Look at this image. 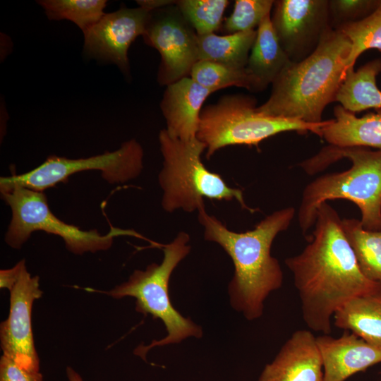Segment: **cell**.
<instances>
[{
    "mask_svg": "<svg viewBox=\"0 0 381 381\" xmlns=\"http://www.w3.org/2000/svg\"><path fill=\"white\" fill-rule=\"evenodd\" d=\"M309 243L285 260L301 303L304 322L329 334L334 313L350 299L381 289L361 272L342 230L341 219L327 202L318 208Z\"/></svg>",
    "mask_w": 381,
    "mask_h": 381,
    "instance_id": "6da1fadb",
    "label": "cell"
},
{
    "mask_svg": "<svg viewBox=\"0 0 381 381\" xmlns=\"http://www.w3.org/2000/svg\"><path fill=\"white\" fill-rule=\"evenodd\" d=\"M198 212L205 239L220 245L234 262V274L229 284L231 305L248 320L259 318L267 296L283 283V272L271 255V247L277 234L289 226L295 209L288 207L275 211L252 230L242 233L228 229L205 207Z\"/></svg>",
    "mask_w": 381,
    "mask_h": 381,
    "instance_id": "7a4b0ae2",
    "label": "cell"
},
{
    "mask_svg": "<svg viewBox=\"0 0 381 381\" xmlns=\"http://www.w3.org/2000/svg\"><path fill=\"white\" fill-rule=\"evenodd\" d=\"M351 50L348 38L329 28L311 55L291 62L282 71L272 84L268 99L257 107V111L267 116L321 123L325 108L336 102L349 70Z\"/></svg>",
    "mask_w": 381,
    "mask_h": 381,
    "instance_id": "3957f363",
    "label": "cell"
},
{
    "mask_svg": "<svg viewBox=\"0 0 381 381\" xmlns=\"http://www.w3.org/2000/svg\"><path fill=\"white\" fill-rule=\"evenodd\" d=\"M344 157L351 162L350 169L321 176L304 188L298 212L303 234L314 225L318 207L334 199H346L358 206L363 229L381 230V149L329 145L300 165L313 174Z\"/></svg>",
    "mask_w": 381,
    "mask_h": 381,
    "instance_id": "277c9868",
    "label": "cell"
},
{
    "mask_svg": "<svg viewBox=\"0 0 381 381\" xmlns=\"http://www.w3.org/2000/svg\"><path fill=\"white\" fill-rule=\"evenodd\" d=\"M163 167L159 174L162 189V207L167 212L182 210L193 212L204 208V198L231 201L250 212L242 190L229 187L217 173L209 171L201 159L205 145L197 138L183 140L171 137L165 128L159 133Z\"/></svg>",
    "mask_w": 381,
    "mask_h": 381,
    "instance_id": "5b68a950",
    "label": "cell"
},
{
    "mask_svg": "<svg viewBox=\"0 0 381 381\" xmlns=\"http://www.w3.org/2000/svg\"><path fill=\"white\" fill-rule=\"evenodd\" d=\"M190 236L179 232L174 239L164 246V258L160 264L152 263L145 270H135L127 282L103 293L116 299L131 296L136 299L135 310L145 315L159 318L164 324L167 335L153 340L147 346L140 345L134 353L145 359L153 347L176 344L188 337L200 338L202 331L190 319L183 317L172 306L169 296L170 277L190 253Z\"/></svg>",
    "mask_w": 381,
    "mask_h": 381,
    "instance_id": "8992f818",
    "label": "cell"
},
{
    "mask_svg": "<svg viewBox=\"0 0 381 381\" xmlns=\"http://www.w3.org/2000/svg\"><path fill=\"white\" fill-rule=\"evenodd\" d=\"M256 108L255 98L242 94L224 95L202 108L196 138L205 145L206 157L229 145L258 146L263 140L286 131L312 132L322 138V128L330 121L308 123L267 116Z\"/></svg>",
    "mask_w": 381,
    "mask_h": 381,
    "instance_id": "52a82bcc",
    "label": "cell"
},
{
    "mask_svg": "<svg viewBox=\"0 0 381 381\" xmlns=\"http://www.w3.org/2000/svg\"><path fill=\"white\" fill-rule=\"evenodd\" d=\"M2 200L10 207L11 219L5 234V242L18 249L37 231L61 237L66 248L71 253L82 255L111 248L114 239L120 236L145 238L132 229L112 227L107 234H101L97 229L83 230L66 223L50 210L44 192L14 185L0 187Z\"/></svg>",
    "mask_w": 381,
    "mask_h": 381,
    "instance_id": "ba28073f",
    "label": "cell"
},
{
    "mask_svg": "<svg viewBox=\"0 0 381 381\" xmlns=\"http://www.w3.org/2000/svg\"><path fill=\"white\" fill-rule=\"evenodd\" d=\"M144 151L141 145L131 139L112 152L86 158L69 159L51 155L36 168L21 174L1 177L0 187L18 185L37 191L65 182L75 174L96 170L110 184L123 183L137 178L143 169Z\"/></svg>",
    "mask_w": 381,
    "mask_h": 381,
    "instance_id": "9c48e42d",
    "label": "cell"
},
{
    "mask_svg": "<svg viewBox=\"0 0 381 381\" xmlns=\"http://www.w3.org/2000/svg\"><path fill=\"white\" fill-rule=\"evenodd\" d=\"M142 37L159 53L157 80L160 85L190 76L198 61V35L175 4L150 11Z\"/></svg>",
    "mask_w": 381,
    "mask_h": 381,
    "instance_id": "30bf717a",
    "label": "cell"
},
{
    "mask_svg": "<svg viewBox=\"0 0 381 381\" xmlns=\"http://www.w3.org/2000/svg\"><path fill=\"white\" fill-rule=\"evenodd\" d=\"M272 9V27L293 63L311 55L331 28L329 0H277Z\"/></svg>",
    "mask_w": 381,
    "mask_h": 381,
    "instance_id": "8fae6325",
    "label": "cell"
},
{
    "mask_svg": "<svg viewBox=\"0 0 381 381\" xmlns=\"http://www.w3.org/2000/svg\"><path fill=\"white\" fill-rule=\"evenodd\" d=\"M10 291L9 313L0 325L3 354L23 368L40 371V359L32 329V308L42 295L38 276H31L25 267Z\"/></svg>",
    "mask_w": 381,
    "mask_h": 381,
    "instance_id": "7c38bea8",
    "label": "cell"
},
{
    "mask_svg": "<svg viewBox=\"0 0 381 381\" xmlns=\"http://www.w3.org/2000/svg\"><path fill=\"white\" fill-rule=\"evenodd\" d=\"M150 13L138 6L105 13L83 34L84 52L90 58L114 63L129 75L128 49L137 37L144 34Z\"/></svg>",
    "mask_w": 381,
    "mask_h": 381,
    "instance_id": "4fadbf2b",
    "label": "cell"
},
{
    "mask_svg": "<svg viewBox=\"0 0 381 381\" xmlns=\"http://www.w3.org/2000/svg\"><path fill=\"white\" fill-rule=\"evenodd\" d=\"M323 365V381H346L359 372L381 363V347L344 330L339 337H316Z\"/></svg>",
    "mask_w": 381,
    "mask_h": 381,
    "instance_id": "5bb4252c",
    "label": "cell"
},
{
    "mask_svg": "<svg viewBox=\"0 0 381 381\" xmlns=\"http://www.w3.org/2000/svg\"><path fill=\"white\" fill-rule=\"evenodd\" d=\"M323 365L316 337L307 329L294 332L258 381H323Z\"/></svg>",
    "mask_w": 381,
    "mask_h": 381,
    "instance_id": "9a60e30c",
    "label": "cell"
},
{
    "mask_svg": "<svg viewBox=\"0 0 381 381\" xmlns=\"http://www.w3.org/2000/svg\"><path fill=\"white\" fill-rule=\"evenodd\" d=\"M213 92L190 76L168 85L160 108L169 135L183 140L196 138L202 104Z\"/></svg>",
    "mask_w": 381,
    "mask_h": 381,
    "instance_id": "2e32d148",
    "label": "cell"
},
{
    "mask_svg": "<svg viewBox=\"0 0 381 381\" xmlns=\"http://www.w3.org/2000/svg\"><path fill=\"white\" fill-rule=\"evenodd\" d=\"M291 63L274 30L270 14L258 27L246 67L252 83L251 92L265 90Z\"/></svg>",
    "mask_w": 381,
    "mask_h": 381,
    "instance_id": "e0dca14e",
    "label": "cell"
},
{
    "mask_svg": "<svg viewBox=\"0 0 381 381\" xmlns=\"http://www.w3.org/2000/svg\"><path fill=\"white\" fill-rule=\"evenodd\" d=\"M362 117L338 104L334 119L322 128V138L338 147H375L381 149V109Z\"/></svg>",
    "mask_w": 381,
    "mask_h": 381,
    "instance_id": "ac0fdd59",
    "label": "cell"
},
{
    "mask_svg": "<svg viewBox=\"0 0 381 381\" xmlns=\"http://www.w3.org/2000/svg\"><path fill=\"white\" fill-rule=\"evenodd\" d=\"M333 318L337 327L381 347V289L350 299L337 309Z\"/></svg>",
    "mask_w": 381,
    "mask_h": 381,
    "instance_id": "d6986e66",
    "label": "cell"
},
{
    "mask_svg": "<svg viewBox=\"0 0 381 381\" xmlns=\"http://www.w3.org/2000/svg\"><path fill=\"white\" fill-rule=\"evenodd\" d=\"M380 72L381 59L371 60L356 71L349 68L336 102L354 114L370 108L381 109V91L376 85Z\"/></svg>",
    "mask_w": 381,
    "mask_h": 381,
    "instance_id": "ffe728a7",
    "label": "cell"
},
{
    "mask_svg": "<svg viewBox=\"0 0 381 381\" xmlns=\"http://www.w3.org/2000/svg\"><path fill=\"white\" fill-rule=\"evenodd\" d=\"M257 30L217 35H198V61L219 64L235 69H246Z\"/></svg>",
    "mask_w": 381,
    "mask_h": 381,
    "instance_id": "44dd1931",
    "label": "cell"
},
{
    "mask_svg": "<svg viewBox=\"0 0 381 381\" xmlns=\"http://www.w3.org/2000/svg\"><path fill=\"white\" fill-rule=\"evenodd\" d=\"M341 227L363 274L381 283V230H366L354 218L342 219Z\"/></svg>",
    "mask_w": 381,
    "mask_h": 381,
    "instance_id": "7402d4cb",
    "label": "cell"
},
{
    "mask_svg": "<svg viewBox=\"0 0 381 381\" xmlns=\"http://www.w3.org/2000/svg\"><path fill=\"white\" fill-rule=\"evenodd\" d=\"M49 20H68L84 33L105 14L106 0H39Z\"/></svg>",
    "mask_w": 381,
    "mask_h": 381,
    "instance_id": "603a6c76",
    "label": "cell"
},
{
    "mask_svg": "<svg viewBox=\"0 0 381 381\" xmlns=\"http://www.w3.org/2000/svg\"><path fill=\"white\" fill-rule=\"evenodd\" d=\"M229 4L228 0H179L175 3L198 35L219 30Z\"/></svg>",
    "mask_w": 381,
    "mask_h": 381,
    "instance_id": "cb8c5ba5",
    "label": "cell"
},
{
    "mask_svg": "<svg viewBox=\"0 0 381 381\" xmlns=\"http://www.w3.org/2000/svg\"><path fill=\"white\" fill-rule=\"evenodd\" d=\"M190 77L201 86L214 92L231 86L252 89L246 69L239 70L214 62L200 60L193 66Z\"/></svg>",
    "mask_w": 381,
    "mask_h": 381,
    "instance_id": "d4e9b609",
    "label": "cell"
},
{
    "mask_svg": "<svg viewBox=\"0 0 381 381\" xmlns=\"http://www.w3.org/2000/svg\"><path fill=\"white\" fill-rule=\"evenodd\" d=\"M337 30L351 44L348 67L353 68L358 56L365 51L375 49L381 52V6L362 20L346 25Z\"/></svg>",
    "mask_w": 381,
    "mask_h": 381,
    "instance_id": "484cf974",
    "label": "cell"
},
{
    "mask_svg": "<svg viewBox=\"0 0 381 381\" xmlns=\"http://www.w3.org/2000/svg\"><path fill=\"white\" fill-rule=\"evenodd\" d=\"M273 0H236L231 16L222 26L229 34L253 30L273 8Z\"/></svg>",
    "mask_w": 381,
    "mask_h": 381,
    "instance_id": "4316f807",
    "label": "cell"
},
{
    "mask_svg": "<svg viewBox=\"0 0 381 381\" xmlns=\"http://www.w3.org/2000/svg\"><path fill=\"white\" fill-rule=\"evenodd\" d=\"M381 0H329V23L332 30L356 23L372 14Z\"/></svg>",
    "mask_w": 381,
    "mask_h": 381,
    "instance_id": "83f0119b",
    "label": "cell"
},
{
    "mask_svg": "<svg viewBox=\"0 0 381 381\" xmlns=\"http://www.w3.org/2000/svg\"><path fill=\"white\" fill-rule=\"evenodd\" d=\"M0 381H43L41 373L29 371L3 354L0 358Z\"/></svg>",
    "mask_w": 381,
    "mask_h": 381,
    "instance_id": "f1b7e54d",
    "label": "cell"
},
{
    "mask_svg": "<svg viewBox=\"0 0 381 381\" xmlns=\"http://www.w3.org/2000/svg\"><path fill=\"white\" fill-rule=\"evenodd\" d=\"M25 267V260L23 259L10 269L1 270L0 288L7 289L10 291L18 282L23 270Z\"/></svg>",
    "mask_w": 381,
    "mask_h": 381,
    "instance_id": "f546056e",
    "label": "cell"
},
{
    "mask_svg": "<svg viewBox=\"0 0 381 381\" xmlns=\"http://www.w3.org/2000/svg\"><path fill=\"white\" fill-rule=\"evenodd\" d=\"M139 6L143 7L149 11L174 4L176 1L171 0H139L136 1Z\"/></svg>",
    "mask_w": 381,
    "mask_h": 381,
    "instance_id": "4dcf8cb0",
    "label": "cell"
},
{
    "mask_svg": "<svg viewBox=\"0 0 381 381\" xmlns=\"http://www.w3.org/2000/svg\"><path fill=\"white\" fill-rule=\"evenodd\" d=\"M66 372L68 381H83L81 376L71 367H67Z\"/></svg>",
    "mask_w": 381,
    "mask_h": 381,
    "instance_id": "1f68e13d",
    "label": "cell"
}]
</instances>
